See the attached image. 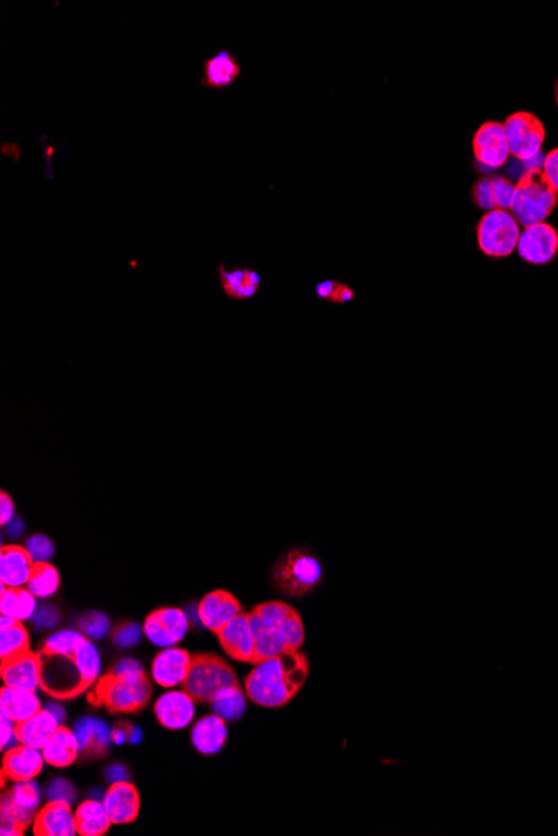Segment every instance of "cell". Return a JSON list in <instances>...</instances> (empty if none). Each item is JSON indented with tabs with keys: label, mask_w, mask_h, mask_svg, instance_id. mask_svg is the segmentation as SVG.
I'll use <instances>...</instances> for the list:
<instances>
[{
	"label": "cell",
	"mask_w": 558,
	"mask_h": 836,
	"mask_svg": "<svg viewBox=\"0 0 558 836\" xmlns=\"http://www.w3.org/2000/svg\"><path fill=\"white\" fill-rule=\"evenodd\" d=\"M44 755L41 750L31 746H12L11 750L4 751L2 760V783L7 780L27 781L34 780L41 773L44 766Z\"/></svg>",
	"instance_id": "20"
},
{
	"label": "cell",
	"mask_w": 558,
	"mask_h": 836,
	"mask_svg": "<svg viewBox=\"0 0 558 836\" xmlns=\"http://www.w3.org/2000/svg\"><path fill=\"white\" fill-rule=\"evenodd\" d=\"M248 615L256 643V663L285 651L300 650L305 643V625L300 613L283 601L261 603Z\"/></svg>",
	"instance_id": "3"
},
{
	"label": "cell",
	"mask_w": 558,
	"mask_h": 836,
	"mask_svg": "<svg viewBox=\"0 0 558 836\" xmlns=\"http://www.w3.org/2000/svg\"><path fill=\"white\" fill-rule=\"evenodd\" d=\"M41 668V656L29 650L2 660L0 673L4 685L36 691L41 688Z\"/></svg>",
	"instance_id": "15"
},
{
	"label": "cell",
	"mask_w": 558,
	"mask_h": 836,
	"mask_svg": "<svg viewBox=\"0 0 558 836\" xmlns=\"http://www.w3.org/2000/svg\"><path fill=\"white\" fill-rule=\"evenodd\" d=\"M515 196V184L503 176L482 177L472 187V199L475 206L485 211L512 207Z\"/></svg>",
	"instance_id": "21"
},
{
	"label": "cell",
	"mask_w": 558,
	"mask_h": 836,
	"mask_svg": "<svg viewBox=\"0 0 558 836\" xmlns=\"http://www.w3.org/2000/svg\"><path fill=\"white\" fill-rule=\"evenodd\" d=\"M508 149L517 161L530 162L540 156L547 131L543 122L532 112H515L505 124Z\"/></svg>",
	"instance_id": "9"
},
{
	"label": "cell",
	"mask_w": 558,
	"mask_h": 836,
	"mask_svg": "<svg viewBox=\"0 0 558 836\" xmlns=\"http://www.w3.org/2000/svg\"><path fill=\"white\" fill-rule=\"evenodd\" d=\"M218 276L223 293L229 299H236V301L253 299L261 288L259 272L248 267H239V269L229 271L228 267L219 266Z\"/></svg>",
	"instance_id": "25"
},
{
	"label": "cell",
	"mask_w": 558,
	"mask_h": 836,
	"mask_svg": "<svg viewBox=\"0 0 558 836\" xmlns=\"http://www.w3.org/2000/svg\"><path fill=\"white\" fill-rule=\"evenodd\" d=\"M112 823L127 825L137 820L141 810V796L131 781H114L102 800Z\"/></svg>",
	"instance_id": "17"
},
{
	"label": "cell",
	"mask_w": 558,
	"mask_h": 836,
	"mask_svg": "<svg viewBox=\"0 0 558 836\" xmlns=\"http://www.w3.org/2000/svg\"><path fill=\"white\" fill-rule=\"evenodd\" d=\"M274 585L291 598H301L323 581V566L303 548L291 549L273 568Z\"/></svg>",
	"instance_id": "6"
},
{
	"label": "cell",
	"mask_w": 558,
	"mask_h": 836,
	"mask_svg": "<svg viewBox=\"0 0 558 836\" xmlns=\"http://www.w3.org/2000/svg\"><path fill=\"white\" fill-rule=\"evenodd\" d=\"M12 519H14V501L6 491H2L0 493V524L6 526L11 523Z\"/></svg>",
	"instance_id": "45"
},
{
	"label": "cell",
	"mask_w": 558,
	"mask_h": 836,
	"mask_svg": "<svg viewBox=\"0 0 558 836\" xmlns=\"http://www.w3.org/2000/svg\"><path fill=\"white\" fill-rule=\"evenodd\" d=\"M143 630L153 645L171 648L188 635L189 618L183 610L173 606L158 608L144 620Z\"/></svg>",
	"instance_id": "11"
},
{
	"label": "cell",
	"mask_w": 558,
	"mask_h": 836,
	"mask_svg": "<svg viewBox=\"0 0 558 836\" xmlns=\"http://www.w3.org/2000/svg\"><path fill=\"white\" fill-rule=\"evenodd\" d=\"M79 753H81V746L77 741L76 733L62 725L52 735L51 740L47 741V745L42 748V755H44L46 763L56 766V768L71 766L77 760Z\"/></svg>",
	"instance_id": "29"
},
{
	"label": "cell",
	"mask_w": 558,
	"mask_h": 836,
	"mask_svg": "<svg viewBox=\"0 0 558 836\" xmlns=\"http://www.w3.org/2000/svg\"><path fill=\"white\" fill-rule=\"evenodd\" d=\"M555 102H557L558 107V79L557 82H555Z\"/></svg>",
	"instance_id": "51"
},
{
	"label": "cell",
	"mask_w": 558,
	"mask_h": 836,
	"mask_svg": "<svg viewBox=\"0 0 558 836\" xmlns=\"http://www.w3.org/2000/svg\"><path fill=\"white\" fill-rule=\"evenodd\" d=\"M59 586H61V576H59L56 566L51 565V563H36L34 565L31 580L27 583V588L32 595L41 598V600H46V598L56 595Z\"/></svg>",
	"instance_id": "35"
},
{
	"label": "cell",
	"mask_w": 558,
	"mask_h": 836,
	"mask_svg": "<svg viewBox=\"0 0 558 836\" xmlns=\"http://www.w3.org/2000/svg\"><path fill=\"white\" fill-rule=\"evenodd\" d=\"M59 726H61V721L52 715V711L39 710L29 720L17 723V743L42 750L47 745V741L51 740L52 735L59 730Z\"/></svg>",
	"instance_id": "24"
},
{
	"label": "cell",
	"mask_w": 558,
	"mask_h": 836,
	"mask_svg": "<svg viewBox=\"0 0 558 836\" xmlns=\"http://www.w3.org/2000/svg\"><path fill=\"white\" fill-rule=\"evenodd\" d=\"M143 631V628L137 625L136 621L119 623L111 633L112 645L117 646V648H132L141 640Z\"/></svg>",
	"instance_id": "40"
},
{
	"label": "cell",
	"mask_w": 558,
	"mask_h": 836,
	"mask_svg": "<svg viewBox=\"0 0 558 836\" xmlns=\"http://www.w3.org/2000/svg\"><path fill=\"white\" fill-rule=\"evenodd\" d=\"M0 152H2V156L12 157L14 161L21 159V147L17 146V144H2Z\"/></svg>",
	"instance_id": "47"
},
{
	"label": "cell",
	"mask_w": 558,
	"mask_h": 836,
	"mask_svg": "<svg viewBox=\"0 0 558 836\" xmlns=\"http://www.w3.org/2000/svg\"><path fill=\"white\" fill-rule=\"evenodd\" d=\"M6 796L26 810L37 811V806L41 803V788L34 780L16 781V785L12 786L11 791H7Z\"/></svg>",
	"instance_id": "37"
},
{
	"label": "cell",
	"mask_w": 558,
	"mask_h": 836,
	"mask_svg": "<svg viewBox=\"0 0 558 836\" xmlns=\"http://www.w3.org/2000/svg\"><path fill=\"white\" fill-rule=\"evenodd\" d=\"M473 156L478 164L487 169H500L508 162V149L505 127L497 121H488L478 127L473 136Z\"/></svg>",
	"instance_id": "12"
},
{
	"label": "cell",
	"mask_w": 558,
	"mask_h": 836,
	"mask_svg": "<svg viewBox=\"0 0 558 836\" xmlns=\"http://www.w3.org/2000/svg\"><path fill=\"white\" fill-rule=\"evenodd\" d=\"M41 688L54 700H72L91 690L101 673V658L96 646L87 640L74 655L39 651Z\"/></svg>",
	"instance_id": "2"
},
{
	"label": "cell",
	"mask_w": 558,
	"mask_h": 836,
	"mask_svg": "<svg viewBox=\"0 0 558 836\" xmlns=\"http://www.w3.org/2000/svg\"><path fill=\"white\" fill-rule=\"evenodd\" d=\"M194 703L196 701L188 691L171 690L159 696V700L154 705V715L164 728L183 730L194 720V713H196Z\"/></svg>",
	"instance_id": "16"
},
{
	"label": "cell",
	"mask_w": 558,
	"mask_h": 836,
	"mask_svg": "<svg viewBox=\"0 0 558 836\" xmlns=\"http://www.w3.org/2000/svg\"><path fill=\"white\" fill-rule=\"evenodd\" d=\"M36 561L24 546L9 544L0 551V580L9 588H24L31 580Z\"/></svg>",
	"instance_id": "22"
},
{
	"label": "cell",
	"mask_w": 558,
	"mask_h": 836,
	"mask_svg": "<svg viewBox=\"0 0 558 836\" xmlns=\"http://www.w3.org/2000/svg\"><path fill=\"white\" fill-rule=\"evenodd\" d=\"M26 548L36 563H49V560L54 556V551H56L54 543L47 538L46 534L31 536L27 539Z\"/></svg>",
	"instance_id": "41"
},
{
	"label": "cell",
	"mask_w": 558,
	"mask_h": 836,
	"mask_svg": "<svg viewBox=\"0 0 558 836\" xmlns=\"http://www.w3.org/2000/svg\"><path fill=\"white\" fill-rule=\"evenodd\" d=\"M79 631L89 640H101L111 631V621L101 611H87L79 618Z\"/></svg>",
	"instance_id": "38"
},
{
	"label": "cell",
	"mask_w": 558,
	"mask_h": 836,
	"mask_svg": "<svg viewBox=\"0 0 558 836\" xmlns=\"http://www.w3.org/2000/svg\"><path fill=\"white\" fill-rule=\"evenodd\" d=\"M0 611L2 615L11 616L14 620H31L36 615V596L29 588H9L0 586Z\"/></svg>",
	"instance_id": "31"
},
{
	"label": "cell",
	"mask_w": 558,
	"mask_h": 836,
	"mask_svg": "<svg viewBox=\"0 0 558 836\" xmlns=\"http://www.w3.org/2000/svg\"><path fill=\"white\" fill-rule=\"evenodd\" d=\"M193 663V656L178 646L163 648L153 661V680L163 688H174L183 685L189 668Z\"/></svg>",
	"instance_id": "19"
},
{
	"label": "cell",
	"mask_w": 558,
	"mask_h": 836,
	"mask_svg": "<svg viewBox=\"0 0 558 836\" xmlns=\"http://www.w3.org/2000/svg\"><path fill=\"white\" fill-rule=\"evenodd\" d=\"M316 296L323 301L345 304L355 299V291L348 284L336 283V281H323L316 286Z\"/></svg>",
	"instance_id": "39"
},
{
	"label": "cell",
	"mask_w": 558,
	"mask_h": 836,
	"mask_svg": "<svg viewBox=\"0 0 558 836\" xmlns=\"http://www.w3.org/2000/svg\"><path fill=\"white\" fill-rule=\"evenodd\" d=\"M9 526H11V528H9V534H12V536H19V534L22 533V529H24V526H22V523L21 521H19V519H12L11 523H9Z\"/></svg>",
	"instance_id": "49"
},
{
	"label": "cell",
	"mask_w": 558,
	"mask_h": 836,
	"mask_svg": "<svg viewBox=\"0 0 558 836\" xmlns=\"http://www.w3.org/2000/svg\"><path fill=\"white\" fill-rule=\"evenodd\" d=\"M520 224L512 212L495 209L477 224L478 249L490 259H505L517 251Z\"/></svg>",
	"instance_id": "8"
},
{
	"label": "cell",
	"mask_w": 558,
	"mask_h": 836,
	"mask_svg": "<svg viewBox=\"0 0 558 836\" xmlns=\"http://www.w3.org/2000/svg\"><path fill=\"white\" fill-rule=\"evenodd\" d=\"M36 836H74L77 835L76 811L71 810V803L52 800L42 806L34 820Z\"/></svg>",
	"instance_id": "18"
},
{
	"label": "cell",
	"mask_w": 558,
	"mask_h": 836,
	"mask_svg": "<svg viewBox=\"0 0 558 836\" xmlns=\"http://www.w3.org/2000/svg\"><path fill=\"white\" fill-rule=\"evenodd\" d=\"M76 798V790L69 781L64 778H57L51 786H49V801L62 800L67 803H72Z\"/></svg>",
	"instance_id": "43"
},
{
	"label": "cell",
	"mask_w": 558,
	"mask_h": 836,
	"mask_svg": "<svg viewBox=\"0 0 558 836\" xmlns=\"http://www.w3.org/2000/svg\"><path fill=\"white\" fill-rule=\"evenodd\" d=\"M518 256L530 266H545L557 257L558 231L548 222L523 229L518 239Z\"/></svg>",
	"instance_id": "10"
},
{
	"label": "cell",
	"mask_w": 558,
	"mask_h": 836,
	"mask_svg": "<svg viewBox=\"0 0 558 836\" xmlns=\"http://www.w3.org/2000/svg\"><path fill=\"white\" fill-rule=\"evenodd\" d=\"M216 635L226 655L231 656L233 660L256 665V643L249 625L248 613H239Z\"/></svg>",
	"instance_id": "13"
},
{
	"label": "cell",
	"mask_w": 558,
	"mask_h": 836,
	"mask_svg": "<svg viewBox=\"0 0 558 836\" xmlns=\"http://www.w3.org/2000/svg\"><path fill=\"white\" fill-rule=\"evenodd\" d=\"M31 650V640L24 621L2 615L0 620V658L7 660Z\"/></svg>",
	"instance_id": "32"
},
{
	"label": "cell",
	"mask_w": 558,
	"mask_h": 836,
	"mask_svg": "<svg viewBox=\"0 0 558 836\" xmlns=\"http://www.w3.org/2000/svg\"><path fill=\"white\" fill-rule=\"evenodd\" d=\"M558 204V194L542 167H528L515 186L512 214L523 227L545 222Z\"/></svg>",
	"instance_id": "5"
},
{
	"label": "cell",
	"mask_w": 558,
	"mask_h": 836,
	"mask_svg": "<svg viewBox=\"0 0 558 836\" xmlns=\"http://www.w3.org/2000/svg\"><path fill=\"white\" fill-rule=\"evenodd\" d=\"M107 776L111 778L112 783H114V781H124L126 780L127 771L126 768H124V766L112 765V768H109V770H107Z\"/></svg>",
	"instance_id": "48"
},
{
	"label": "cell",
	"mask_w": 558,
	"mask_h": 836,
	"mask_svg": "<svg viewBox=\"0 0 558 836\" xmlns=\"http://www.w3.org/2000/svg\"><path fill=\"white\" fill-rule=\"evenodd\" d=\"M112 820L101 801L87 800L77 806V835L102 836L111 828Z\"/></svg>",
	"instance_id": "30"
},
{
	"label": "cell",
	"mask_w": 558,
	"mask_h": 836,
	"mask_svg": "<svg viewBox=\"0 0 558 836\" xmlns=\"http://www.w3.org/2000/svg\"><path fill=\"white\" fill-rule=\"evenodd\" d=\"M32 820H36V811L26 810L14 803L9 796H2V835H24Z\"/></svg>",
	"instance_id": "34"
},
{
	"label": "cell",
	"mask_w": 558,
	"mask_h": 836,
	"mask_svg": "<svg viewBox=\"0 0 558 836\" xmlns=\"http://www.w3.org/2000/svg\"><path fill=\"white\" fill-rule=\"evenodd\" d=\"M228 740V726L226 720L218 715H208L193 726L191 741L199 753L216 755L223 750Z\"/></svg>",
	"instance_id": "26"
},
{
	"label": "cell",
	"mask_w": 558,
	"mask_h": 836,
	"mask_svg": "<svg viewBox=\"0 0 558 836\" xmlns=\"http://www.w3.org/2000/svg\"><path fill=\"white\" fill-rule=\"evenodd\" d=\"M542 169L548 181L552 184L553 189L558 194V147L548 152L545 161H543Z\"/></svg>",
	"instance_id": "44"
},
{
	"label": "cell",
	"mask_w": 558,
	"mask_h": 836,
	"mask_svg": "<svg viewBox=\"0 0 558 836\" xmlns=\"http://www.w3.org/2000/svg\"><path fill=\"white\" fill-rule=\"evenodd\" d=\"M47 710L52 711V715L56 716L57 720L61 721L62 725V721H64V718H66V715H64V710H61V708H59V706L57 705H51L49 706V708H47Z\"/></svg>",
	"instance_id": "50"
},
{
	"label": "cell",
	"mask_w": 558,
	"mask_h": 836,
	"mask_svg": "<svg viewBox=\"0 0 558 836\" xmlns=\"http://www.w3.org/2000/svg\"><path fill=\"white\" fill-rule=\"evenodd\" d=\"M39 710H41V700L37 698L36 691L12 688L7 685L0 691V711L2 715L11 718L14 723L29 720Z\"/></svg>",
	"instance_id": "27"
},
{
	"label": "cell",
	"mask_w": 558,
	"mask_h": 836,
	"mask_svg": "<svg viewBox=\"0 0 558 836\" xmlns=\"http://www.w3.org/2000/svg\"><path fill=\"white\" fill-rule=\"evenodd\" d=\"M16 726L17 723H14L11 718L2 715V750L6 751L12 741H17Z\"/></svg>",
	"instance_id": "46"
},
{
	"label": "cell",
	"mask_w": 558,
	"mask_h": 836,
	"mask_svg": "<svg viewBox=\"0 0 558 836\" xmlns=\"http://www.w3.org/2000/svg\"><path fill=\"white\" fill-rule=\"evenodd\" d=\"M241 613L238 598L226 590L211 591L199 601L198 618L211 633H218Z\"/></svg>",
	"instance_id": "14"
},
{
	"label": "cell",
	"mask_w": 558,
	"mask_h": 836,
	"mask_svg": "<svg viewBox=\"0 0 558 836\" xmlns=\"http://www.w3.org/2000/svg\"><path fill=\"white\" fill-rule=\"evenodd\" d=\"M87 640L89 638L82 631H59L44 641L42 650L57 653V655H74Z\"/></svg>",
	"instance_id": "36"
},
{
	"label": "cell",
	"mask_w": 558,
	"mask_h": 836,
	"mask_svg": "<svg viewBox=\"0 0 558 836\" xmlns=\"http://www.w3.org/2000/svg\"><path fill=\"white\" fill-rule=\"evenodd\" d=\"M246 696L241 686L233 685L219 691L218 695L214 696L211 701V708H213L214 715L221 716L226 721H236L244 715L246 711Z\"/></svg>",
	"instance_id": "33"
},
{
	"label": "cell",
	"mask_w": 558,
	"mask_h": 836,
	"mask_svg": "<svg viewBox=\"0 0 558 836\" xmlns=\"http://www.w3.org/2000/svg\"><path fill=\"white\" fill-rule=\"evenodd\" d=\"M239 77H241V64L238 59L226 49H221L204 61L203 76L199 82L204 89L223 91L233 86Z\"/></svg>",
	"instance_id": "23"
},
{
	"label": "cell",
	"mask_w": 558,
	"mask_h": 836,
	"mask_svg": "<svg viewBox=\"0 0 558 836\" xmlns=\"http://www.w3.org/2000/svg\"><path fill=\"white\" fill-rule=\"evenodd\" d=\"M153 686L141 665L124 658L109 673L99 676L89 693V703L104 706L111 713H137L148 705Z\"/></svg>",
	"instance_id": "4"
},
{
	"label": "cell",
	"mask_w": 558,
	"mask_h": 836,
	"mask_svg": "<svg viewBox=\"0 0 558 836\" xmlns=\"http://www.w3.org/2000/svg\"><path fill=\"white\" fill-rule=\"evenodd\" d=\"M74 733H76L84 758H99V756L106 755L109 750V741L112 740L111 731L104 721L96 720V718H82L77 721Z\"/></svg>",
	"instance_id": "28"
},
{
	"label": "cell",
	"mask_w": 558,
	"mask_h": 836,
	"mask_svg": "<svg viewBox=\"0 0 558 836\" xmlns=\"http://www.w3.org/2000/svg\"><path fill=\"white\" fill-rule=\"evenodd\" d=\"M310 675V663L300 650H290L259 661L246 676L244 691L249 700L264 708L288 705Z\"/></svg>",
	"instance_id": "1"
},
{
	"label": "cell",
	"mask_w": 558,
	"mask_h": 836,
	"mask_svg": "<svg viewBox=\"0 0 558 836\" xmlns=\"http://www.w3.org/2000/svg\"><path fill=\"white\" fill-rule=\"evenodd\" d=\"M238 683V676L226 661L218 656L201 653L193 656L183 690L188 691L198 703H211L219 691Z\"/></svg>",
	"instance_id": "7"
},
{
	"label": "cell",
	"mask_w": 558,
	"mask_h": 836,
	"mask_svg": "<svg viewBox=\"0 0 558 836\" xmlns=\"http://www.w3.org/2000/svg\"><path fill=\"white\" fill-rule=\"evenodd\" d=\"M59 618H61L59 611L54 606L44 605L36 611V615L32 616V621L39 630H49L59 623Z\"/></svg>",
	"instance_id": "42"
}]
</instances>
